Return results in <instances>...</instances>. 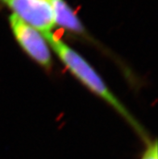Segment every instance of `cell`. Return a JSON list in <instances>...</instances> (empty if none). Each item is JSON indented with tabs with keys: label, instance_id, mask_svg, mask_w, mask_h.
Returning <instances> with one entry per match:
<instances>
[{
	"label": "cell",
	"instance_id": "8992f818",
	"mask_svg": "<svg viewBox=\"0 0 158 159\" xmlns=\"http://www.w3.org/2000/svg\"><path fill=\"white\" fill-rule=\"evenodd\" d=\"M2 1H3V2H7V0H2Z\"/></svg>",
	"mask_w": 158,
	"mask_h": 159
},
{
	"label": "cell",
	"instance_id": "7a4b0ae2",
	"mask_svg": "<svg viewBox=\"0 0 158 159\" xmlns=\"http://www.w3.org/2000/svg\"><path fill=\"white\" fill-rule=\"evenodd\" d=\"M15 38L27 54L45 68L52 66V54L49 44L40 32L36 30L12 14L9 18Z\"/></svg>",
	"mask_w": 158,
	"mask_h": 159
},
{
	"label": "cell",
	"instance_id": "3957f363",
	"mask_svg": "<svg viewBox=\"0 0 158 159\" xmlns=\"http://www.w3.org/2000/svg\"><path fill=\"white\" fill-rule=\"evenodd\" d=\"M6 3L13 14L43 34L55 26L50 0H7Z\"/></svg>",
	"mask_w": 158,
	"mask_h": 159
},
{
	"label": "cell",
	"instance_id": "5b68a950",
	"mask_svg": "<svg viewBox=\"0 0 158 159\" xmlns=\"http://www.w3.org/2000/svg\"><path fill=\"white\" fill-rule=\"evenodd\" d=\"M140 159H158V145L156 140L148 144Z\"/></svg>",
	"mask_w": 158,
	"mask_h": 159
},
{
	"label": "cell",
	"instance_id": "6da1fadb",
	"mask_svg": "<svg viewBox=\"0 0 158 159\" xmlns=\"http://www.w3.org/2000/svg\"><path fill=\"white\" fill-rule=\"evenodd\" d=\"M43 36L50 48L69 70L89 90L111 105L117 112L120 113L121 116L128 121V123L139 133L140 137L144 138L145 133L143 128L128 111V109L124 107V105L110 91V89L90 63L52 32L44 33Z\"/></svg>",
	"mask_w": 158,
	"mask_h": 159
},
{
	"label": "cell",
	"instance_id": "277c9868",
	"mask_svg": "<svg viewBox=\"0 0 158 159\" xmlns=\"http://www.w3.org/2000/svg\"><path fill=\"white\" fill-rule=\"evenodd\" d=\"M50 2L55 24L71 32L78 33L84 32L81 21L65 0H50Z\"/></svg>",
	"mask_w": 158,
	"mask_h": 159
}]
</instances>
